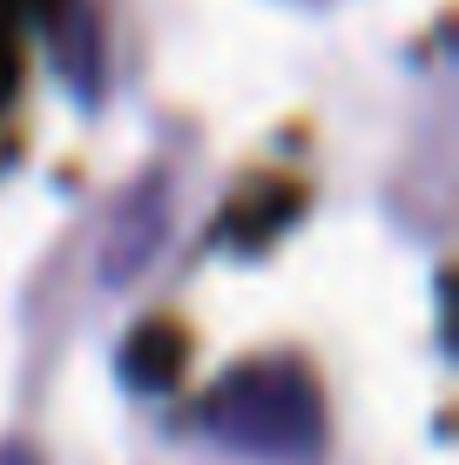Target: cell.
<instances>
[{
    "mask_svg": "<svg viewBox=\"0 0 459 465\" xmlns=\"http://www.w3.org/2000/svg\"><path fill=\"white\" fill-rule=\"evenodd\" d=\"M163 236H169V189H163V175H155V183L129 189L115 223H108V243H102V283L108 291L142 277V270L155 263V250H163Z\"/></svg>",
    "mask_w": 459,
    "mask_h": 465,
    "instance_id": "cell-2",
    "label": "cell"
},
{
    "mask_svg": "<svg viewBox=\"0 0 459 465\" xmlns=\"http://www.w3.org/2000/svg\"><path fill=\"white\" fill-rule=\"evenodd\" d=\"M203 431L216 445L264 465H304L324 445V398L297 358H257L230 371L203 405Z\"/></svg>",
    "mask_w": 459,
    "mask_h": 465,
    "instance_id": "cell-1",
    "label": "cell"
},
{
    "mask_svg": "<svg viewBox=\"0 0 459 465\" xmlns=\"http://www.w3.org/2000/svg\"><path fill=\"white\" fill-rule=\"evenodd\" d=\"M0 465H41V459L27 452V445H0Z\"/></svg>",
    "mask_w": 459,
    "mask_h": 465,
    "instance_id": "cell-3",
    "label": "cell"
}]
</instances>
